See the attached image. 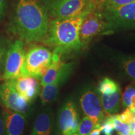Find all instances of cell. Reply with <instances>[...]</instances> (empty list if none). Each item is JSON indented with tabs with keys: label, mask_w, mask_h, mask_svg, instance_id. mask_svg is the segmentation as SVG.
<instances>
[{
	"label": "cell",
	"mask_w": 135,
	"mask_h": 135,
	"mask_svg": "<svg viewBox=\"0 0 135 135\" xmlns=\"http://www.w3.org/2000/svg\"><path fill=\"white\" fill-rule=\"evenodd\" d=\"M115 117L117 118L118 120L121 121L123 123H126L129 124L131 121L134 119L135 116L134 112H133L129 108H126V109L121 114H114Z\"/></svg>",
	"instance_id": "23"
},
{
	"label": "cell",
	"mask_w": 135,
	"mask_h": 135,
	"mask_svg": "<svg viewBox=\"0 0 135 135\" xmlns=\"http://www.w3.org/2000/svg\"><path fill=\"white\" fill-rule=\"evenodd\" d=\"M135 94V86L133 85H129L125 88L123 93L121 101L124 107L129 108L131 107V97Z\"/></svg>",
	"instance_id": "22"
},
{
	"label": "cell",
	"mask_w": 135,
	"mask_h": 135,
	"mask_svg": "<svg viewBox=\"0 0 135 135\" xmlns=\"http://www.w3.org/2000/svg\"><path fill=\"white\" fill-rule=\"evenodd\" d=\"M6 135H22L26 124V117L23 114L6 108L3 110Z\"/></svg>",
	"instance_id": "13"
},
{
	"label": "cell",
	"mask_w": 135,
	"mask_h": 135,
	"mask_svg": "<svg viewBox=\"0 0 135 135\" xmlns=\"http://www.w3.org/2000/svg\"><path fill=\"white\" fill-rule=\"evenodd\" d=\"M134 113H135V112H134Z\"/></svg>",
	"instance_id": "33"
},
{
	"label": "cell",
	"mask_w": 135,
	"mask_h": 135,
	"mask_svg": "<svg viewBox=\"0 0 135 135\" xmlns=\"http://www.w3.org/2000/svg\"><path fill=\"white\" fill-rule=\"evenodd\" d=\"M62 54L58 51L54 50L52 62L48 68L45 75L41 80V86H45L53 83L60 75L65 63L61 60Z\"/></svg>",
	"instance_id": "15"
},
{
	"label": "cell",
	"mask_w": 135,
	"mask_h": 135,
	"mask_svg": "<svg viewBox=\"0 0 135 135\" xmlns=\"http://www.w3.org/2000/svg\"><path fill=\"white\" fill-rule=\"evenodd\" d=\"M53 117L50 111L44 110L37 116L30 135H51Z\"/></svg>",
	"instance_id": "14"
},
{
	"label": "cell",
	"mask_w": 135,
	"mask_h": 135,
	"mask_svg": "<svg viewBox=\"0 0 135 135\" xmlns=\"http://www.w3.org/2000/svg\"><path fill=\"white\" fill-rule=\"evenodd\" d=\"M0 103L6 108L23 114L25 117L31 111L32 103L17 91L12 80H6L0 84Z\"/></svg>",
	"instance_id": "5"
},
{
	"label": "cell",
	"mask_w": 135,
	"mask_h": 135,
	"mask_svg": "<svg viewBox=\"0 0 135 135\" xmlns=\"http://www.w3.org/2000/svg\"><path fill=\"white\" fill-rule=\"evenodd\" d=\"M97 128L93 121L88 116H84L79 124L77 133L79 135H89L90 133Z\"/></svg>",
	"instance_id": "19"
},
{
	"label": "cell",
	"mask_w": 135,
	"mask_h": 135,
	"mask_svg": "<svg viewBox=\"0 0 135 135\" xmlns=\"http://www.w3.org/2000/svg\"><path fill=\"white\" fill-rule=\"evenodd\" d=\"M79 124L75 104L71 100L68 101L61 108L59 115L58 125L61 134L72 135L77 133Z\"/></svg>",
	"instance_id": "10"
},
{
	"label": "cell",
	"mask_w": 135,
	"mask_h": 135,
	"mask_svg": "<svg viewBox=\"0 0 135 135\" xmlns=\"http://www.w3.org/2000/svg\"><path fill=\"white\" fill-rule=\"evenodd\" d=\"M100 128L101 132H103L104 135H113L114 128L109 116L101 123Z\"/></svg>",
	"instance_id": "25"
},
{
	"label": "cell",
	"mask_w": 135,
	"mask_h": 135,
	"mask_svg": "<svg viewBox=\"0 0 135 135\" xmlns=\"http://www.w3.org/2000/svg\"><path fill=\"white\" fill-rule=\"evenodd\" d=\"M72 135H79V134H78L77 133H75V134H72Z\"/></svg>",
	"instance_id": "32"
},
{
	"label": "cell",
	"mask_w": 135,
	"mask_h": 135,
	"mask_svg": "<svg viewBox=\"0 0 135 135\" xmlns=\"http://www.w3.org/2000/svg\"><path fill=\"white\" fill-rule=\"evenodd\" d=\"M135 1V0H94L96 9L101 10L106 7H117L126 5Z\"/></svg>",
	"instance_id": "18"
},
{
	"label": "cell",
	"mask_w": 135,
	"mask_h": 135,
	"mask_svg": "<svg viewBox=\"0 0 135 135\" xmlns=\"http://www.w3.org/2000/svg\"><path fill=\"white\" fill-rule=\"evenodd\" d=\"M71 63H65L61 71L52 83L42 86L40 93V101L43 105H46L53 102L58 96L59 88L67 80L72 70Z\"/></svg>",
	"instance_id": "12"
},
{
	"label": "cell",
	"mask_w": 135,
	"mask_h": 135,
	"mask_svg": "<svg viewBox=\"0 0 135 135\" xmlns=\"http://www.w3.org/2000/svg\"><path fill=\"white\" fill-rule=\"evenodd\" d=\"M0 135H6V127L3 115L0 114Z\"/></svg>",
	"instance_id": "27"
},
{
	"label": "cell",
	"mask_w": 135,
	"mask_h": 135,
	"mask_svg": "<svg viewBox=\"0 0 135 135\" xmlns=\"http://www.w3.org/2000/svg\"><path fill=\"white\" fill-rule=\"evenodd\" d=\"M129 135H135V133H131V134H129Z\"/></svg>",
	"instance_id": "31"
},
{
	"label": "cell",
	"mask_w": 135,
	"mask_h": 135,
	"mask_svg": "<svg viewBox=\"0 0 135 135\" xmlns=\"http://www.w3.org/2000/svg\"><path fill=\"white\" fill-rule=\"evenodd\" d=\"M12 80L17 91L28 102L32 103L40 95L42 86L36 78L20 76Z\"/></svg>",
	"instance_id": "11"
},
{
	"label": "cell",
	"mask_w": 135,
	"mask_h": 135,
	"mask_svg": "<svg viewBox=\"0 0 135 135\" xmlns=\"http://www.w3.org/2000/svg\"><path fill=\"white\" fill-rule=\"evenodd\" d=\"M101 132V129L100 126L98 128H96L95 129H94L90 133V134L89 135H100V133Z\"/></svg>",
	"instance_id": "29"
},
{
	"label": "cell",
	"mask_w": 135,
	"mask_h": 135,
	"mask_svg": "<svg viewBox=\"0 0 135 135\" xmlns=\"http://www.w3.org/2000/svg\"><path fill=\"white\" fill-rule=\"evenodd\" d=\"M108 30V25L101 10L89 9L83 18L80 28V40L83 47L94 37Z\"/></svg>",
	"instance_id": "6"
},
{
	"label": "cell",
	"mask_w": 135,
	"mask_h": 135,
	"mask_svg": "<svg viewBox=\"0 0 135 135\" xmlns=\"http://www.w3.org/2000/svg\"><path fill=\"white\" fill-rule=\"evenodd\" d=\"M98 91L101 94L108 95L114 93L118 89H121L116 81L109 78H104L100 81L98 85Z\"/></svg>",
	"instance_id": "17"
},
{
	"label": "cell",
	"mask_w": 135,
	"mask_h": 135,
	"mask_svg": "<svg viewBox=\"0 0 135 135\" xmlns=\"http://www.w3.org/2000/svg\"><path fill=\"white\" fill-rule=\"evenodd\" d=\"M80 101L84 113L92 119L97 128L99 127L104 119V111L100 97L94 91L88 89L81 94Z\"/></svg>",
	"instance_id": "9"
},
{
	"label": "cell",
	"mask_w": 135,
	"mask_h": 135,
	"mask_svg": "<svg viewBox=\"0 0 135 135\" xmlns=\"http://www.w3.org/2000/svg\"><path fill=\"white\" fill-rule=\"evenodd\" d=\"M109 117L113 124L114 129H116L119 135H129L131 134V130L129 124L118 120L114 115L109 116Z\"/></svg>",
	"instance_id": "20"
},
{
	"label": "cell",
	"mask_w": 135,
	"mask_h": 135,
	"mask_svg": "<svg viewBox=\"0 0 135 135\" xmlns=\"http://www.w3.org/2000/svg\"><path fill=\"white\" fill-rule=\"evenodd\" d=\"M100 98L104 111L107 115L111 116L119 111L121 101V89L108 95L101 94Z\"/></svg>",
	"instance_id": "16"
},
{
	"label": "cell",
	"mask_w": 135,
	"mask_h": 135,
	"mask_svg": "<svg viewBox=\"0 0 135 135\" xmlns=\"http://www.w3.org/2000/svg\"><path fill=\"white\" fill-rule=\"evenodd\" d=\"M7 3L6 0H0V21H2L6 15Z\"/></svg>",
	"instance_id": "26"
},
{
	"label": "cell",
	"mask_w": 135,
	"mask_h": 135,
	"mask_svg": "<svg viewBox=\"0 0 135 135\" xmlns=\"http://www.w3.org/2000/svg\"><path fill=\"white\" fill-rule=\"evenodd\" d=\"M123 68L126 75L135 81V57L123 60Z\"/></svg>",
	"instance_id": "21"
},
{
	"label": "cell",
	"mask_w": 135,
	"mask_h": 135,
	"mask_svg": "<svg viewBox=\"0 0 135 135\" xmlns=\"http://www.w3.org/2000/svg\"><path fill=\"white\" fill-rule=\"evenodd\" d=\"M53 53L44 46H34L25 54L21 76L41 80L52 62Z\"/></svg>",
	"instance_id": "3"
},
{
	"label": "cell",
	"mask_w": 135,
	"mask_h": 135,
	"mask_svg": "<svg viewBox=\"0 0 135 135\" xmlns=\"http://www.w3.org/2000/svg\"><path fill=\"white\" fill-rule=\"evenodd\" d=\"M129 126H130V128H131V133H135V116H134V119H133V120L131 121L130 123H129Z\"/></svg>",
	"instance_id": "30"
},
{
	"label": "cell",
	"mask_w": 135,
	"mask_h": 135,
	"mask_svg": "<svg viewBox=\"0 0 135 135\" xmlns=\"http://www.w3.org/2000/svg\"><path fill=\"white\" fill-rule=\"evenodd\" d=\"M12 27L27 43L45 41L49 27L47 9L37 0H18Z\"/></svg>",
	"instance_id": "1"
},
{
	"label": "cell",
	"mask_w": 135,
	"mask_h": 135,
	"mask_svg": "<svg viewBox=\"0 0 135 135\" xmlns=\"http://www.w3.org/2000/svg\"><path fill=\"white\" fill-rule=\"evenodd\" d=\"M91 0H49L47 6L56 18H66L80 15L89 9Z\"/></svg>",
	"instance_id": "8"
},
{
	"label": "cell",
	"mask_w": 135,
	"mask_h": 135,
	"mask_svg": "<svg viewBox=\"0 0 135 135\" xmlns=\"http://www.w3.org/2000/svg\"><path fill=\"white\" fill-rule=\"evenodd\" d=\"M102 12L108 30L135 28V1L117 7L104 8Z\"/></svg>",
	"instance_id": "4"
},
{
	"label": "cell",
	"mask_w": 135,
	"mask_h": 135,
	"mask_svg": "<svg viewBox=\"0 0 135 135\" xmlns=\"http://www.w3.org/2000/svg\"><path fill=\"white\" fill-rule=\"evenodd\" d=\"M7 51L8 49L4 40L0 38V75H1L4 70L5 60H6Z\"/></svg>",
	"instance_id": "24"
},
{
	"label": "cell",
	"mask_w": 135,
	"mask_h": 135,
	"mask_svg": "<svg viewBox=\"0 0 135 135\" xmlns=\"http://www.w3.org/2000/svg\"><path fill=\"white\" fill-rule=\"evenodd\" d=\"M86 11L75 16L56 18L51 21L45 43L55 47V50L62 55L80 50L83 46L80 40V28Z\"/></svg>",
	"instance_id": "2"
},
{
	"label": "cell",
	"mask_w": 135,
	"mask_h": 135,
	"mask_svg": "<svg viewBox=\"0 0 135 135\" xmlns=\"http://www.w3.org/2000/svg\"><path fill=\"white\" fill-rule=\"evenodd\" d=\"M25 57L23 41L16 40L8 49L2 76L3 80H14L21 76Z\"/></svg>",
	"instance_id": "7"
},
{
	"label": "cell",
	"mask_w": 135,
	"mask_h": 135,
	"mask_svg": "<svg viewBox=\"0 0 135 135\" xmlns=\"http://www.w3.org/2000/svg\"><path fill=\"white\" fill-rule=\"evenodd\" d=\"M133 112H135V94L131 97V107L129 108Z\"/></svg>",
	"instance_id": "28"
}]
</instances>
